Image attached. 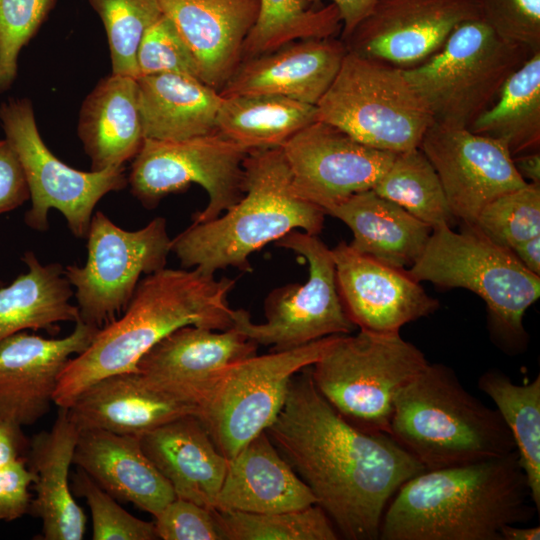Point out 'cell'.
I'll list each match as a JSON object with an SVG mask.
<instances>
[{
  "label": "cell",
  "mask_w": 540,
  "mask_h": 540,
  "mask_svg": "<svg viewBox=\"0 0 540 540\" xmlns=\"http://www.w3.org/2000/svg\"><path fill=\"white\" fill-rule=\"evenodd\" d=\"M310 367L291 379L266 433L339 535L379 539L391 498L425 468L390 435L361 430L343 418L317 390Z\"/></svg>",
  "instance_id": "6da1fadb"
},
{
  "label": "cell",
  "mask_w": 540,
  "mask_h": 540,
  "mask_svg": "<svg viewBox=\"0 0 540 540\" xmlns=\"http://www.w3.org/2000/svg\"><path fill=\"white\" fill-rule=\"evenodd\" d=\"M236 280L193 270L163 268L141 279L120 318L101 327L90 345L60 374L53 403L69 408L96 382L138 372L141 358L178 328L233 327L228 295Z\"/></svg>",
  "instance_id": "7a4b0ae2"
},
{
  "label": "cell",
  "mask_w": 540,
  "mask_h": 540,
  "mask_svg": "<svg viewBox=\"0 0 540 540\" xmlns=\"http://www.w3.org/2000/svg\"><path fill=\"white\" fill-rule=\"evenodd\" d=\"M539 513L513 451L465 465L423 470L388 503L382 540H501L506 525Z\"/></svg>",
  "instance_id": "3957f363"
},
{
  "label": "cell",
  "mask_w": 540,
  "mask_h": 540,
  "mask_svg": "<svg viewBox=\"0 0 540 540\" xmlns=\"http://www.w3.org/2000/svg\"><path fill=\"white\" fill-rule=\"evenodd\" d=\"M244 194L217 218L192 223L171 240L184 268L215 274L229 266L251 271L249 256L293 230L318 235L325 212L299 196L280 147L251 150Z\"/></svg>",
  "instance_id": "277c9868"
},
{
  "label": "cell",
  "mask_w": 540,
  "mask_h": 540,
  "mask_svg": "<svg viewBox=\"0 0 540 540\" xmlns=\"http://www.w3.org/2000/svg\"><path fill=\"white\" fill-rule=\"evenodd\" d=\"M388 435L426 470L516 451L498 411L467 391L455 372L439 363H428L397 392Z\"/></svg>",
  "instance_id": "5b68a950"
},
{
  "label": "cell",
  "mask_w": 540,
  "mask_h": 540,
  "mask_svg": "<svg viewBox=\"0 0 540 540\" xmlns=\"http://www.w3.org/2000/svg\"><path fill=\"white\" fill-rule=\"evenodd\" d=\"M406 271L418 282L477 294L486 303L495 343L508 352L526 345L523 317L540 296V276L474 225L462 224L458 232L447 225L433 228L422 254Z\"/></svg>",
  "instance_id": "8992f818"
},
{
  "label": "cell",
  "mask_w": 540,
  "mask_h": 540,
  "mask_svg": "<svg viewBox=\"0 0 540 540\" xmlns=\"http://www.w3.org/2000/svg\"><path fill=\"white\" fill-rule=\"evenodd\" d=\"M533 53L476 17L460 23L428 60L401 70L434 122L468 128Z\"/></svg>",
  "instance_id": "52a82bcc"
},
{
  "label": "cell",
  "mask_w": 540,
  "mask_h": 540,
  "mask_svg": "<svg viewBox=\"0 0 540 540\" xmlns=\"http://www.w3.org/2000/svg\"><path fill=\"white\" fill-rule=\"evenodd\" d=\"M428 363L400 333L360 329L356 335H337L310 374L320 394L348 422L388 434L397 392Z\"/></svg>",
  "instance_id": "ba28073f"
},
{
  "label": "cell",
  "mask_w": 540,
  "mask_h": 540,
  "mask_svg": "<svg viewBox=\"0 0 540 540\" xmlns=\"http://www.w3.org/2000/svg\"><path fill=\"white\" fill-rule=\"evenodd\" d=\"M315 106L318 121L392 153L419 147L434 122L400 68L349 51Z\"/></svg>",
  "instance_id": "9c48e42d"
},
{
  "label": "cell",
  "mask_w": 540,
  "mask_h": 540,
  "mask_svg": "<svg viewBox=\"0 0 540 540\" xmlns=\"http://www.w3.org/2000/svg\"><path fill=\"white\" fill-rule=\"evenodd\" d=\"M337 335L237 361L220 372L199 404L197 417L227 459L274 422L291 379L316 363Z\"/></svg>",
  "instance_id": "30bf717a"
},
{
  "label": "cell",
  "mask_w": 540,
  "mask_h": 540,
  "mask_svg": "<svg viewBox=\"0 0 540 540\" xmlns=\"http://www.w3.org/2000/svg\"><path fill=\"white\" fill-rule=\"evenodd\" d=\"M0 122L22 163L30 190L31 207L25 213V224L46 231L48 212L56 209L75 237L86 238L96 204L106 194L128 185L125 167L85 172L62 162L42 140L27 98L2 102Z\"/></svg>",
  "instance_id": "8fae6325"
},
{
  "label": "cell",
  "mask_w": 540,
  "mask_h": 540,
  "mask_svg": "<svg viewBox=\"0 0 540 540\" xmlns=\"http://www.w3.org/2000/svg\"><path fill=\"white\" fill-rule=\"evenodd\" d=\"M86 238L85 265H69L64 274L75 288L80 320L101 328L124 312L142 274L165 268L172 239L163 217L130 231L101 211L92 215Z\"/></svg>",
  "instance_id": "7c38bea8"
},
{
  "label": "cell",
  "mask_w": 540,
  "mask_h": 540,
  "mask_svg": "<svg viewBox=\"0 0 540 540\" xmlns=\"http://www.w3.org/2000/svg\"><path fill=\"white\" fill-rule=\"evenodd\" d=\"M276 245L306 260L307 281L272 291L265 301L263 323L252 322L244 309H233V328L257 345L272 346V351L354 331L356 325L347 315L338 292L331 249L317 235L299 230L287 233Z\"/></svg>",
  "instance_id": "4fadbf2b"
},
{
  "label": "cell",
  "mask_w": 540,
  "mask_h": 540,
  "mask_svg": "<svg viewBox=\"0 0 540 540\" xmlns=\"http://www.w3.org/2000/svg\"><path fill=\"white\" fill-rule=\"evenodd\" d=\"M249 149L219 132L184 140L145 139L133 158L128 184L146 208L192 183L208 194L207 206L193 215V223L213 220L244 194V161Z\"/></svg>",
  "instance_id": "5bb4252c"
},
{
  "label": "cell",
  "mask_w": 540,
  "mask_h": 540,
  "mask_svg": "<svg viewBox=\"0 0 540 540\" xmlns=\"http://www.w3.org/2000/svg\"><path fill=\"white\" fill-rule=\"evenodd\" d=\"M280 148L297 194L325 214L350 196L372 189L396 155L364 145L318 120Z\"/></svg>",
  "instance_id": "9a60e30c"
},
{
  "label": "cell",
  "mask_w": 540,
  "mask_h": 540,
  "mask_svg": "<svg viewBox=\"0 0 540 540\" xmlns=\"http://www.w3.org/2000/svg\"><path fill=\"white\" fill-rule=\"evenodd\" d=\"M419 148L437 172L453 216L462 224L474 225L486 204L527 184L503 143L468 128L433 122Z\"/></svg>",
  "instance_id": "2e32d148"
},
{
  "label": "cell",
  "mask_w": 540,
  "mask_h": 540,
  "mask_svg": "<svg viewBox=\"0 0 540 540\" xmlns=\"http://www.w3.org/2000/svg\"><path fill=\"white\" fill-rule=\"evenodd\" d=\"M476 17L473 0H378L342 41L349 52L407 69L436 54L460 23Z\"/></svg>",
  "instance_id": "e0dca14e"
},
{
  "label": "cell",
  "mask_w": 540,
  "mask_h": 540,
  "mask_svg": "<svg viewBox=\"0 0 540 540\" xmlns=\"http://www.w3.org/2000/svg\"><path fill=\"white\" fill-rule=\"evenodd\" d=\"M100 328L82 320L63 338L21 331L0 341V417L20 427L33 425L53 403L63 369L82 353Z\"/></svg>",
  "instance_id": "ac0fdd59"
},
{
  "label": "cell",
  "mask_w": 540,
  "mask_h": 540,
  "mask_svg": "<svg viewBox=\"0 0 540 540\" xmlns=\"http://www.w3.org/2000/svg\"><path fill=\"white\" fill-rule=\"evenodd\" d=\"M338 292L351 321L360 329L400 333L407 323L439 307L405 269L384 264L340 242L331 249Z\"/></svg>",
  "instance_id": "d6986e66"
},
{
  "label": "cell",
  "mask_w": 540,
  "mask_h": 540,
  "mask_svg": "<svg viewBox=\"0 0 540 540\" xmlns=\"http://www.w3.org/2000/svg\"><path fill=\"white\" fill-rule=\"evenodd\" d=\"M67 410L79 430L140 437L180 417L197 416L199 406L191 396L138 371L96 382Z\"/></svg>",
  "instance_id": "ffe728a7"
},
{
  "label": "cell",
  "mask_w": 540,
  "mask_h": 540,
  "mask_svg": "<svg viewBox=\"0 0 540 540\" xmlns=\"http://www.w3.org/2000/svg\"><path fill=\"white\" fill-rule=\"evenodd\" d=\"M190 49L198 78L221 91L242 61L260 0H159Z\"/></svg>",
  "instance_id": "44dd1931"
},
{
  "label": "cell",
  "mask_w": 540,
  "mask_h": 540,
  "mask_svg": "<svg viewBox=\"0 0 540 540\" xmlns=\"http://www.w3.org/2000/svg\"><path fill=\"white\" fill-rule=\"evenodd\" d=\"M346 53L344 42L334 37L294 41L242 61L220 94L277 95L316 105Z\"/></svg>",
  "instance_id": "7402d4cb"
},
{
  "label": "cell",
  "mask_w": 540,
  "mask_h": 540,
  "mask_svg": "<svg viewBox=\"0 0 540 540\" xmlns=\"http://www.w3.org/2000/svg\"><path fill=\"white\" fill-rule=\"evenodd\" d=\"M257 347L233 327L218 331L187 325L152 347L139 361L138 371L191 396L199 405L220 372L256 355Z\"/></svg>",
  "instance_id": "603a6c76"
},
{
  "label": "cell",
  "mask_w": 540,
  "mask_h": 540,
  "mask_svg": "<svg viewBox=\"0 0 540 540\" xmlns=\"http://www.w3.org/2000/svg\"><path fill=\"white\" fill-rule=\"evenodd\" d=\"M73 464L115 499L157 515L176 496L138 437L102 429H82Z\"/></svg>",
  "instance_id": "cb8c5ba5"
},
{
  "label": "cell",
  "mask_w": 540,
  "mask_h": 540,
  "mask_svg": "<svg viewBox=\"0 0 540 540\" xmlns=\"http://www.w3.org/2000/svg\"><path fill=\"white\" fill-rule=\"evenodd\" d=\"M316 503L311 490L264 431L229 459L213 509L272 513Z\"/></svg>",
  "instance_id": "d4e9b609"
},
{
  "label": "cell",
  "mask_w": 540,
  "mask_h": 540,
  "mask_svg": "<svg viewBox=\"0 0 540 540\" xmlns=\"http://www.w3.org/2000/svg\"><path fill=\"white\" fill-rule=\"evenodd\" d=\"M138 438L176 497L213 509L229 459L197 416L180 417Z\"/></svg>",
  "instance_id": "484cf974"
},
{
  "label": "cell",
  "mask_w": 540,
  "mask_h": 540,
  "mask_svg": "<svg viewBox=\"0 0 540 540\" xmlns=\"http://www.w3.org/2000/svg\"><path fill=\"white\" fill-rule=\"evenodd\" d=\"M77 135L90 159V171L123 167L145 140L137 79L113 74L102 78L85 97Z\"/></svg>",
  "instance_id": "4316f807"
},
{
  "label": "cell",
  "mask_w": 540,
  "mask_h": 540,
  "mask_svg": "<svg viewBox=\"0 0 540 540\" xmlns=\"http://www.w3.org/2000/svg\"><path fill=\"white\" fill-rule=\"evenodd\" d=\"M79 432L67 408H60L52 428L32 441L30 469L36 496L31 509L41 519L46 540H81L85 535L87 518L69 486Z\"/></svg>",
  "instance_id": "83f0119b"
},
{
  "label": "cell",
  "mask_w": 540,
  "mask_h": 540,
  "mask_svg": "<svg viewBox=\"0 0 540 540\" xmlns=\"http://www.w3.org/2000/svg\"><path fill=\"white\" fill-rule=\"evenodd\" d=\"M353 234L350 246L389 266L410 268L422 254L432 227L372 189L329 209Z\"/></svg>",
  "instance_id": "f1b7e54d"
},
{
  "label": "cell",
  "mask_w": 540,
  "mask_h": 540,
  "mask_svg": "<svg viewBox=\"0 0 540 540\" xmlns=\"http://www.w3.org/2000/svg\"><path fill=\"white\" fill-rule=\"evenodd\" d=\"M145 139L177 141L216 132L223 97L196 77L160 73L137 78Z\"/></svg>",
  "instance_id": "f546056e"
},
{
  "label": "cell",
  "mask_w": 540,
  "mask_h": 540,
  "mask_svg": "<svg viewBox=\"0 0 540 540\" xmlns=\"http://www.w3.org/2000/svg\"><path fill=\"white\" fill-rule=\"evenodd\" d=\"M22 260L27 272L9 285L0 282V341L27 329L54 333L59 322L80 319L78 306L70 301L74 291L63 266L43 265L32 251Z\"/></svg>",
  "instance_id": "4dcf8cb0"
},
{
  "label": "cell",
  "mask_w": 540,
  "mask_h": 540,
  "mask_svg": "<svg viewBox=\"0 0 540 540\" xmlns=\"http://www.w3.org/2000/svg\"><path fill=\"white\" fill-rule=\"evenodd\" d=\"M316 106L277 95L223 97L216 131L251 150L281 147L316 121Z\"/></svg>",
  "instance_id": "1f68e13d"
},
{
  "label": "cell",
  "mask_w": 540,
  "mask_h": 540,
  "mask_svg": "<svg viewBox=\"0 0 540 540\" xmlns=\"http://www.w3.org/2000/svg\"><path fill=\"white\" fill-rule=\"evenodd\" d=\"M468 129L503 143L512 157L540 148V51L501 87L495 102Z\"/></svg>",
  "instance_id": "d6a6232c"
},
{
  "label": "cell",
  "mask_w": 540,
  "mask_h": 540,
  "mask_svg": "<svg viewBox=\"0 0 540 540\" xmlns=\"http://www.w3.org/2000/svg\"><path fill=\"white\" fill-rule=\"evenodd\" d=\"M477 385L494 402L511 433L532 501L540 511V376L517 384L499 370H488Z\"/></svg>",
  "instance_id": "836d02e7"
},
{
  "label": "cell",
  "mask_w": 540,
  "mask_h": 540,
  "mask_svg": "<svg viewBox=\"0 0 540 540\" xmlns=\"http://www.w3.org/2000/svg\"><path fill=\"white\" fill-rule=\"evenodd\" d=\"M372 190L432 229L442 225L452 227L457 221L437 172L419 147L396 153Z\"/></svg>",
  "instance_id": "e575fe53"
},
{
  "label": "cell",
  "mask_w": 540,
  "mask_h": 540,
  "mask_svg": "<svg viewBox=\"0 0 540 540\" xmlns=\"http://www.w3.org/2000/svg\"><path fill=\"white\" fill-rule=\"evenodd\" d=\"M308 5V0H260L256 22L243 43L242 61L294 41L333 37L341 27L337 7L331 3L313 10Z\"/></svg>",
  "instance_id": "d590c367"
},
{
  "label": "cell",
  "mask_w": 540,
  "mask_h": 540,
  "mask_svg": "<svg viewBox=\"0 0 540 540\" xmlns=\"http://www.w3.org/2000/svg\"><path fill=\"white\" fill-rule=\"evenodd\" d=\"M223 540H336L339 534L317 504L283 512L214 510Z\"/></svg>",
  "instance_id": "8d00e7d4"
},
{
  "label": "cell",
  "mask_w": 540,
  "mask_h": 540,
  "mask_svg": "<svg viewBox=\"0 0 540 540\" xmlns=\"http://www.w3.org/2000/svg\"><path fill=\"white\" fill-rule=\"evenodd\" d=\"M107 36L112 73L138 78L137 51L145 31L163 14L159 0H88Z\"/></svg>",
  "instance_id": "74e56055"
},
{
  "label": "cell",
  "mask_w": 540,
  "mask_h": 540,
  "mask_svg": "<svg viewBox=\"0 0 540 540\" xmlns=\"http://www.w3.org/2000/svg\"><path fill=\"white\" fill-rule=\"evenodd\" d=\"M474 226L510 250L540 235V184L527 183L496 197L482 208Z\"/></svg>",
  "instance_id": "f35d334b"
},
{
  "label": "cell",
  "mask_w": 540,
  "mask_h": 540,
  "mask_svg": "<svg viewBox=\"0 0 540 540\" xmlns=\"http://www.w3.org/2000/svg\"><path fill=\"white\" fill-rule=\"evenodd\" d=\"M56 0H0V94L13 85L21 50L37 34Z\"/></svg>",
  "instance_id": "ab89813d"
},
{
  "label": "cell",
  "mask_w": 540,
  "mask_h": 540,
  "mask_svg": "<svg viewBox=\"0 0 540 540\" xmlns=\"http://www.w3.org/2000/svg\"><path fill=\"white\" fill-rule=\"evenodd\" d=\"M74 488L86 499L92 516L94 540H154V522L141 520L124 510L116 499L79 469Z\"/></svg>",
  "instance_id": "60d3db41"
},
{
  "label": "cell",
  "mask_w": 540,
  "mask_h": 540,
  "mask_svg": "<svg viewBox=\"0 0 540 540\" xmlns=\"http://www.w3.org/2000/svg\"><path fill=\"white\" fill-rule=\"evenodd\" d=\"M137 68L138 78L160 73L198 78L197 65L190 49L173 22L164 14L145 31L137 51Z\"/></svg>",
  "instance_id": "b9f144b4"
},
{
  "label": "cell",
  "mask_w": 540,
  "mask_h": 540,
  "mask_svg": "<svg viewBox=\"0 0 540 540\" xmlns=\"http://www.w3.org/2000/svg\"><path fill=\"white\" fill-rule=\"evenodd\" d=\"M479 17L502 38L540 50V0H473Z\"/></svg>",
  "instance_id": "7bdbcfd3"
},
{
  "label": "cell",
  "mask_w": 540,
  "mask_h": 540,
  "mask_svg": "<svg viewBox=\"0 0 540 540\" xmlns=\"http://www.w3.org/2000/svg\"><path fill=\"white\" fill-rule=\"evenodd\" d=\"M157 538L223 540L214 509L175 497L154 516Z\"/></svg>",
  "instance_id": "ee69618b"
},
{
  "label": "cell",
  "mask_w": 540,
  "mask_h": 540,
  "mask_svg": "<svg viewBox=\"0 0 540 540\" xmlns=\"http://www.w3.org/2000/svg\"><path fill=\"white\" fill-rule=\"evenodd\" d=\"M34 473L23 457L0 468V521H13L31 509Z\"/></svg>",
  "instance_id": "f6af8a7d"
},
{
  "label": "cell",
  "mask_w": 540,
  "mask_h": 540,
  "mask_svg": "<svg viewBox=\"0 0 540 540\" xmlns=\"http://www.w3.org/2000/svg\"><path fill=\"white\" fill-rule=\"evenodd\" d=\"M30 199L22 163L9 141L0 139V215Z\"/></svg>",
  "instance_id": "bcb514c9"
},
{
  "label": "cell",
  "mask_w": 540,
  "mask_h": 540,
  "mask_svg": "<svg viewBox=\"0 0 540 540\" xmlns=\"http://www.w3.org/2000/svg\"><path fill=\"white\" fill-rule=\"evenodd\" d=\"M318 2L321 0H308ZM341 18V40L346 39L354 29L372 12L378 0H331Z\"/></svg>",
  "instance_id": "7dc6e473"
},
{
  "label": "cell",
  "mask_w": 540,
  "mask_h": 540,
  "mask_svg": "<svg viewBox=\"0 0 540 540\" xmlns=\"http://www.w3.org/2000/svg\"><path fill=\"white\" fill-rule=\"evenodd\" d=\"M21 428L0 417V468L22 457L26 440Z\"/></svg>",
  "instance_id": "c3c4849f"
},
{
  "label": "cell",
  "mask_w": 540,
  "mask_h": 540,
  "mask_svg": "<svg viewBox=\"0 0 540 540\" xmlns=\"http://www.w3.org/2000/svg\"><path fill=\"white\" fill-rule=\"evenodd\" d=\"M512 251L530 272L540 276V235L520 243Z\"/></svg>",
  "instance_id": "681fc988"
},
{
  "label": "cell",
  "mask_w": 540,
  "mask_h": 540,
  "mask_svg": "<svg viewBox=\"0 0 540 540\" xmlns=\"http://www.w3.org/2000/svg\"><path fill=\"white\" fill-rule=\"evenodd\" d=\"M512 158L516 170L527 183L540 184L539 151L520 154Z\"/></svg>",
  "instance_id": "f907efd6"
},
{
  "label": "cell",
  "mask_w": 540,
  "mask_h": 540,
  "mask_svg": "<svg viewBox=\"0 0 540 540\" xmlns=\"http://www.w3.org/2000/svg\"><path fill=\"white\" fill-rule=\"evenodd\" d=\"M501 540H539L540 527H518L516 525H506L501 531Z\"/></svg>",
  "instance_id": "816d5d0a"
}]
</instances>
